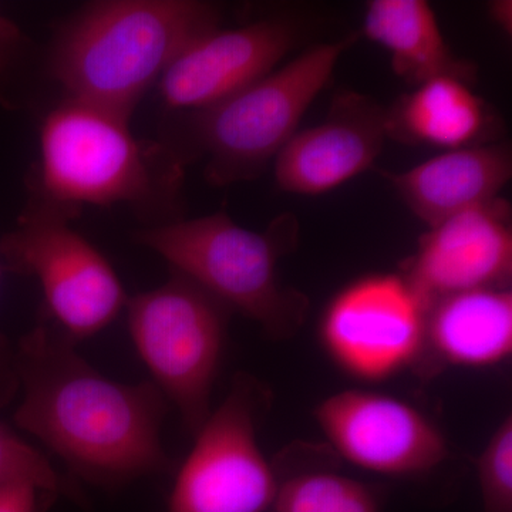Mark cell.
<instances>
[{
  "instance_id": "6da1fadb",
  "label": "cell",
  "mask_w": 512,
  "mask_h": 512,
  "mask_svg": "<svg viewBox=\"0 0 512 512\" xmlns=\"http://www.w3.org/2000/svg\"><path fill=\"white\" fill-rule=\"evenodd\" d=\"M74 345L47 325L20 340L15 360L23 399L16 424L87 483L119 487L170 471L160 436L167 413L161 390L150 382H114Z\"/></svg>"
},
{
  "instance_id": "7a4b0ae2",
  "label": "cell",
  "mask_w": 512,
  "mask_h": 512,
  "mask_svg": "<svg viewBox=\"0 0 512 512\" xmlns=\"http://www.w3.org/2000/svg\"><path fill=\"white\" fill-rule=\"evenodd\" d=\"M29 212L70 222L83 207L128 205L175 215L187 160L167 144L140 140L130 117L66 99L40 127Z\"/></svg>"
},
{
  "instance_id": "3957f363",
  "label": "cell",
  "mask_w": 512,
  "mask_h": 512,
  "mask_svg": "<svg viewBox=\"0 0 512 512\" xmlns=\"http://www.w3.org/2000/svg\"><path fill=\"white\" fill-rule=\"evenodd\" d=\"M221 20L220 6L202 0L89 3L57 33L50 74L67 99L131 117L171 63Z\"/></svg>"
},
{
  "instance_id": "277c9868",
  "label": "cell",
  "mask_w": 512,
  "mask_h": 512,
  "mask_svg": "<svg viewBox=\"0 0 512 512\" xmlns=\"http://www.w3.org/2000/svg\"><path fill=\"white\" fill-rule=\"evenodd\" d=\"M299 224L291 214L276 218L264 232L238 225L221 211L136 232L151 249L212 296L261 326L268 338L291 339L305 325L309 299L282 284L279 259L298 245Z\"/></svg>"
},
{
  "instance_id": "5b68a950",
  "label": "cell",
  "mask_w": 512,
  "mask_h": 512,
  "mask_svg": "<svg viewBox=\"0 0 512 512\" xmlns=\"http://www.w3.org/2000/svg\"><path fill=\"white\" fill-rule=\"evenodd\" d=\"M359 33L319 43L247 89L208 109L188 113L192 148L207 157L215 187L261 177L298 131L313 101L332 80L340 57Z\"/></svg>"
},
{
  "instance_id": "8992f818",
  "label": "cell",
  "mask_w": 512,
  "mask_h": 512,
  "mask_svg": "<svg viewBox=\"0 0 512 512\" xmlns=\"http://www.w3.org/2000/svg\"><path fill=\"white\" fill-rule=\"evenodd\" d=\"M126 308L138 356L187 430L197 433L212 412L231 309L177 272L128 299Z\"/></svg>"
},
{
  "instance_id": "52a82bcc",
  "label": "cell",
  "mask_w": 512,
  "mask_h": 512,
  "mask_svg": "<svg viewBox=\"0 0 512 512\" xmlns=\"http://www.w3.org/2000/svg\"><path fill=\"white\" fill-rule=\"evenodd\" d=\"M269 394L254 377L239 375L231 392L195 433L178 470L167 512H265L278 494L275 468L258 441Z\"/></svg>"
},
{
  "instance_id": "ba28073f",
  "label": "cell",
  "mask_w": 512,
  "mask_h": 512,
  "mask_svg": "<svg viewBox=\"0 0 512 512\" xmlns=\"http://www.w3.org/2000/svg\"><path fill=\"white\" fill-rule=\"evenodd\" d=\"M0 259L39 281L53 326L74 343L106 329L127 306L113 266L69 222L23 212L0 242Z\"/></svg>"
},
{
  "instance_id": "9c48e42d",
  "label": "cell",
  "mask_w": 512,
  "mask_h": 512,
  "mask_svg": "<svg viewBox=\"0 0 512 512\" xmlns=\"http://www.w3.org/2000/svg\"><path fill=\"white\" fill-rule=\"evenodd\" d=\"M429 308L402 272L362 276L326 306L320 342L349 376L390 379L423 359Z\"/></svg>"
},
{
  "instance_id": "30bf717a",
  "label": "cell",
  "mask_w": 512,
  "mask_h": 512,
  "mask_svg": "<svg viewBox=\"0 0 512 512\" xmlns=\"http://www.w3.org/2000/svg\"><path fill=\"white\" fill-rule=\"evenodd\" d=\"M315 420L336 453L380 476L429 473L450 451L446 436L429 416L389 394L343 390L316 406Z\"/></svg>"
},
{
  "instance_id": "8fae6325",
  "label": "cell",
  "mask_w": 512,
  "mask_h": 512,
  "mask_svg": "<svg viewBox=\"0 0 512 512\" xmlns=\"http://www.w3.org/2000/svg\"><path fill=\"white\" fill-rule=\"evenodd\" d=\"M301 29L288 19L221 26L198 37L157 84L167 109L195 113L215 106L274 72L295 49Z\"/></svg>"
},
{
  "instance_id": "7c38bea8",
  "label": "cell",
  "mask_w": 512,
  "mask_h": 512,
  "mask_svg": "<svg viewBox=\"0 0 512 512\" xmlns=\"http://www.w3.org/2000/svg\"><path fill=\"white\" fill-rule=\"evenodd\" d=\"M402 274L427 305L454 293L510 288L511 207L495 198L429 228Z\"/></svg>"
},
{
  "instance_id": "4fadbf2b",
  "label": "cell",
  "mask_w": 512,
  "mask_h": 512,
  "mask_svg": "<svg viewBox=\"0 0 512 512\" xmlns=\"http://www.w3.org/2000/svg\"><path fill=\"white\" fill-rule=\"evenodd\" d=\"M386 109L372 97L342 92L318 126L296 131L274 160L279 190L322 195L373 167L386 141Z\"/></svg>"
},
{
  "instance_id": "5bb4252c",
  "label": "cell",
  "mask_w": 512,
  "mask_h": 512,
  "mask_svg": "<svg viewBox=\"0 0 512 512\" xmlns=\"http://www.w3.org/2000/svg\"><path fill=\"white\" fill-rule=\"evenodd\" d=\"M407 208L431 228L500 195L512 177L507 143L443 151L403 173H383Z\"/></svg>"
},
{
  "instance_id": "9a60e30c",
  "label": "cell",
  "mask_w": 512,
  "mask_h": 512,
  "mask_svg": "<svg viewBox=\"0 0 512 512\" xmlns=\"http://www.w3.org/2000/svg\"><path fill=\"white\" fill-rule=\"evenodd\" d=\"M498 120L473 86L437 77L414 87L386 109V134L403 144L444 151L495 143Z\"/></svg>"
},
{
  "instance_id": "2e32d148",
  "label": "cell",
  "mask_w": 512,
  "mask_h": 512,
  "mask_svg": "<svg viewBox=\"0 0 512 512\" xmlns=\"http://www.w3.org/2000/svg\"><path fill=\"white\" fill-rule=\"evenodd\" d=\"M457 367L497 366L512 353L511 288L454 293L431 303L423 357Z\"/></svg>"
},
{
  "instance_id": "e0dca14e",
  "label": "cell",
  "mask_w": 512,
  "mask_h": 512,
  "mask_svg": "<svg viewBox=\"0 0 512 512\" xmlns=\"http://www.w3.org/2000/svg\"><path fill=\"white\" fill-rule=\"evenodd\" d=\"M363 33L389 53L394 74L410 86L437 77H454L470 86L476 82V64L454 55L426 0H372Z\"/></svg>"
},
{
  "instance_id": "ac0fdd59",
  "label": "cell",
  "mask_w": 512,
  "mask_h": 512,
  "mask_svg": "<svg viewBox=\"0 0 512 512\" xmlns=\"http://www.w3.org/2000/svg\"><path fill=\"white\" fill-rule=\"evenodd\" d=\"M274 512H383L372 485L329 471H311L281 480Z\"/></svg>"
},
{
  "instance_id": "d6986e66",
  "label": "cell",
  "mask_w": 512,
  "mask_h": 512,
  "mask_svg": "<svg viewBox=\"0 0 512 512\" xmlns=\"http://www.w3.org/2000/svg\"><path fill=\"white\" fill-rule=\"evenodd\" d=\"M32 481L60 497L82 500L79 487L70 478L62 476L45 454L18 436L0 421V483L5 481Z\"/></svg>"
},
{
  "instance_id": "ffe728a7",
  "label": "cell",
  "mask_w": 512,
  "mask_h": 512,
  "mask_svg": "<svg viewBox=\"0 0 512 512\" xmlns=\"http://www.w3.org/2000/svg\"><path fill=\"white\" fill-rule=\"evenodd\" d=\"M484 512H512V417L491 434L477 460Z\"/></svg>"
},
{
  "instance_id": "44dd1931",
  "label": "cell",
  "mask_w": 512,
  "mask_h": 512,
  "mask_svg": "<svg viewBox=\"0 0 512 512\" xmlns=\"http://www.w3.org/2000/svg\"><path fill=\"white\" fill-rule=\"evenodd\" d=\"M55 498L32 481L0 483V512H42Z\"/></svg>"
},
{
  "instance_id": "7402d4cb",
  "label": "cell",
  "mask_w": 512,
  "mask_h": 512,
  "mask_svg": "<svg viewBox=\"0 0 512 512\" xmlns=\"http://www.w3.org/2000/svg\"><path fill=\"white\" fill-rule=\"evenodd\" d=\"M26 47V36L16 23L0 15V82L10 72Z\"/></svg>"
},
{
  "instance_id": "603a6c76",
  "label": "cell",
  "mask_w": 512,
  "mask_h": 512,
  "mask_svg": "<svg viewBox=\"0 0 512 512\" xmlns=\"http://www.w3.org/2000/svg\"><path fill=\"white\" fill-rule=\"evenodd\" d=\"M2 268V259H0V276H2ZM18 389L15 352L10 350L8 342L0 335V406H5Z\"/></svg>"
},
{
  "instance_id": "cb8c5ba5",
  "label": "cell",
  "mask_w": 512,
  "mask_h": 512,
  "mask_svg": "<svg viewBox=\"0 0 512 512\" xmlns=\"http://www.w3.org/2000/svg\"><path fill=\"white\" fill-rule=\"evenodd\" d=\"M490 18L494 20L505 35L511 36L512 32V3L510 0H495L488 6Z\"/></svg>"
}]
</instances>
